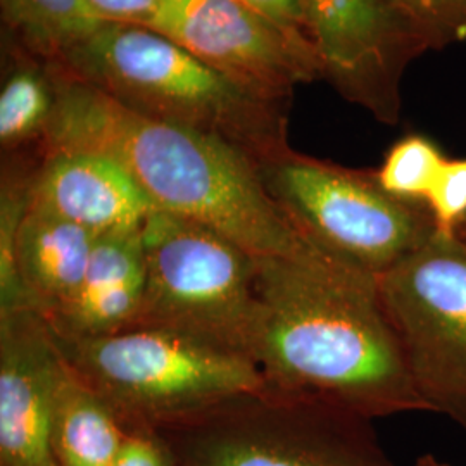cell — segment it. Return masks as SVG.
Segmentation results:
<instances>
[{
  "instance_id": "1",
  "label": "cell",
  "mask_w": 466,
  "mask_h": 466,
  "mask_svg": "<svg viewBox=\"0 0 466 466\" xmlns=\"http://www.w3.org/2000/svg\"><path fill=\"white\" fill-rule=\"evenodd\" d=\"M250 358L267 387L361 417L427 411L377 277L330 250L259 259Z\"/></svg>"
},
{
  "instance_id": "2",
  "label": "cell",
  "mask_w": 466,
  "mask_h": 466,
  "mask_svg": "<svg viewBox=\"0 0 466 466\" xmlns=\"http://www.w3.org/2000/svg\"><path fill=\"white\" fill-rule=\"evenodd\" d=\"M57 71L56 107L42 150H94L127 167L154 208L230 238L258 259L319 248L269 198L258 163L232 144L144 116L92 85Z\"/></svg>"
},
{
  "instance_id": "3",
  "label": "cell",
  "mask_w": 466,
  "mask_h": 466,
  "mask_svg": "<svg viewBox=\"0 0 466 466\" xmlns=\"http://www.w3.org/2000/svg\"><path fill=\"white\" fill-rule=\"evenodd\" d=\"M52 67L135 113L218 137L258 165L290 149L283 106L258 99L147 26L106 23Z\"/></svg>"
},
{
  "instance_id": "4",
  "label": "cell",
  "mask_w": 466,
  "mask_h": 466,
  "mask_svg": "<svg viewBox=\"0 0 466 466\" xmlns=\"http://www.w3.org/2000/svg\"><path fill=\"white\" fill-rule=\"evenodd\" d=\"M54 337L69 370L109 402L127 429L157 427L267 387L248 356L163 327Z\"/></svg>"
},
{
  "instance_id": "5",
  "label": "cell",
  "mask_w": 466,
  "mask_h": 466,
  "mask_svg": "<svg viewBox=\"0 0 466 466\" xmlns=\"http://www.w3.org/2000/svg\"><path fill=\"white\" fill-rule=\"evenodd\" d=\"M152 429L177 466H398L371 420L269 387Z\"/></svg>"
},
{
  "instance_id": "6",
  "label": "cell",
  "mask_w": 466,
  "mask_h": 466,
  "mask_svg": "<svg viewBox=\"0 0 466 466\" xmlns=\"http://www.w3.org/2000/svg\"><path fill=\"white\" fill-rule=\"evenodd\" d=\"M258 169L269 198L304 237L377 279L437 230L427 202L390 196L375 169L340 167L292 149Z\"/></svg>"
},
{
  "instance_id": "7",
  "label": "cell",
  "mask_w": 466,
  "mask_h": 466,
  "mask_svg": "<svg viewBox=\"0 0 466 466\" xmlns=\"http://www.w3.org/2000/svg\"><path fill=\"white\" fill-rule=\"evenodd\" d=\"M142 242L146 294L135 325L163 327L250 358L259 259L215 230L159 209L146 219Z\"/></svg>"
},
{
  "instance_id": "8",
  "label": "cell",
  "mask_w": 466,
  "mask_h": 466,
  "mask_svg": "<svg viewBox=\"0 0 466 466\" xmlns=\"http://www.w3.org/2000/svg\"><path fill=\"white\" fill-rule=\"evenodd\" d=\"M377 280L420 400L466 431V223Z\"/></svg>"
},
{
  "instance_id": "9",
  "label": "cell",
  "mask_w": 466,
  "mask_h": 466,
  "mask_svg": "<svg viewBox=\"0 0 466 466\" xmlns=\"http://www.w3.org/2000/svg\"><path fill=\"white\" fill-rule=\"evenodd\" d=\"M319 78L385 125L400 115V80L429 38L387 0H304Z\"/></svg>"
},
{
  "instance_id": "10",
  "label": "cell",
  "mask_w": 466,
  "mask_h": 466,
  "mask_svg": "<svg viewBox=\"0 0 466 466\" xmlns=\"http://www.w3.org/2000/svg\"><path fill=\"white\" fill-rule=\"evenodd\" d=\"M150 28L277 106L285 107L296 85L319 78L313 57L238 0H165Z\"/></svg>"
},
{
  "instance_id": "11",
  "label": "cell",
  "mask_w": 466,
  "mask_h": 466,
  "mask_svg": "<svg viewBox=\"0 0 466 466\" xmlns=\"http://www.w3.org/2000/svg\"><path fill=\"white\" fill-rule=\"evenodd\" d=\"M65 360L46 318L0 315V466H57L54 418Z\"/></svg>"
},
{
  "instance_id": "12",
  "label": "cell",
  "mask_w": 466,
  "mask_h": 466,
  "mask_svg": "<svg viewBox=\"0 0 466 466\" xmlns=\"http://www.w3.org/2000/svg\"><path fill=\"white\" fill-rule=\"evenodd\" d=\"M28 199L97 237L142 228L156 211L127 167L94 150H42L28 175Z\"/></svg>"
},
{
  "instance_id": "13",
  "label": "cell",
  "mask_w": 466,
  "mask_h": 466,
  "mask_svg": "<svg viewBox=\"0 0 466 466\" xmlns=\"http://www.w3.org/2000/svg\"><path fill=\"white\" fill-rule=\"evenodd\" d=\"M97 235L30 206L0 259V315L32 309L52 319L78 296Z\"/></svg>"
},
{
  "instance_id": "14",
  "label": "cell",
  "mask_w": 466,
  "mask_h": 466,
  "mask_svg": "<svg viewBox=\"0 0 466 466\" xmlns=\"http://www.w3.org/2000/svg\"><path fill=\"white\" fill-rule=\"evenodd\" d=\"M146 294L142 228L96 238L82 289L66 309L46 319L59 337L85 339L135 325Z\"/></svg>"
},
{
  "instance_id": "15",
  "label": "cell",
  "mask_w": 466,
  "mask_h": 466,
  "mask_svg": "<svg viewBox=\"0 0 466 466\" xmlns=\"http://www.w3.org/2000/svg\"><path fill=\"white\" fill-rule=\"evenodd\" d=\"M127 432V425L109 402L65 363L52 437L57 466H111Z\"/></svg>"
},
{
  "instance_id": "16",
  "label": "cell",
  "mask_w": 466,
  "mask_h": 466,
  "mask_svg": "<svg viewBox=\"0 0 466 466\" xmlns=\"http://www.w3.org/2000/svg\"><path fill=\"white\" fill-rule=\"evenodd\" d=\"M2 16L25 47L59 66L67 54L100 30L86 0H0Z\"/></svg>"
},
{
  "instance_id": "17",
  "label": "cell",
  "mask_w": 466,
  "mask_h": 466,
  "mask_svg": "<svg viewBox=\"0 0 466 466\" xmlns=\"http://www.w3.org/2000/svg\"><path fill=\"white\" fill-rule=\"evenodd\" d=\"M56 107V85L34 67H19L0 94V144L13 150L42 140Z\"/></svg>"
},
{
  "instance_id": "18",
  "label": "cell",
  "mask_w": 466,
  "mask_h": 466,
  "mask_svg": "<svg viewBox=\"0 0 466 466\" xmlns=\"http://www.w3.org/2000/svg\"><path fill=\"white\" fill-rule=\"evenodd\" d=\"M446 159L429 137L404 135L387 150L382 165L375 169V177L383 190L394 198L427 202Z\"/></svg>"
},
{
  "instance_id": "19",
  "label": "cell",
  "mask_w": 466,
  "mask_h": 466,
  "mask_svg": "<svg viewBox=\"0 0 466 466\" xmlns=\"http://www.w3.org/2000/svg\"><path fill=\"white\" fill-rule=\"evenodd\" d=\"M417 23L432 49L466 40V0H387Z\"/></svg>"
},
{
  "instance_id": "20",
  "label": "cell",
  "mask_w": 466,
  "mask_h": 466,
  "mask_svg": "<svg viewBox=\"0 0 466 466\" xmlns=\"http://www.w3.org/2000/svg\"><path fill=\"white\" fill-rule=\"evenodd\" d=\"M437 228L451 232L466 223V157L446 159L427 198Z\"/></svg>"
},
{
  "instance_id": "21",
  "label": "cell",
  "mask_w": 466,
  "mask_h": 466,
  "mask_svg": "<svg viewBox=\"0 0 466 466\" xmlns=\"http://www.w3.org/2000/svg\"><path fill=\"white\" fill-rule=\"evenodd\" d=\"M250 11L267 19L277 30H280L298 49L315 59L317 56L308 38L304 21V0H238ZM318 66V63H317ZM319 71V67H318Z\"/></svg>"
},
{
  "instance_id": "22",
  "label": "cell",
  "mask_w": 466,
  "mask_h": 466,
  "mask_svg": "<svg viewBox=\"0 0 466 466\" xmlns=\"http://www.w3.org/2000/svg\"><path fill=\"white\" fill-rule=\"evenodd\" d=\"M111 466L177 465L165 439L152 427H132Z\"/></svg>"
},
{
  "instance_id": "23",
  "label": "cell",
  "mask_w": 466,
  "mask_h": 466,
  "mask_svg": "<svg viewBox=\"0 0 466 466\" xmlns=\"http://www.w3.org/2000/svg\"><path fill=\"white\" fill-rule=\"evenodd\" d=\"M106 23L137 25L150 28L165 0H86Z\"/></svg>"
},
{
  "instance_id": "24",
  "label": "cell",
  "mask_w": 466,
  "mask_h": 466,
  "mask_svg": "<svg viewBox=\"0 0 466 466\" xmlns=\"http://www.w3.org/2000/svg\"><path fill=\"white\" fill-rule=\"evenodd\" d=\"M411 466H452L448 461H442L441 458L433 456V454H421L415 460V463Z\"/></svg>"
}]
</instances>
